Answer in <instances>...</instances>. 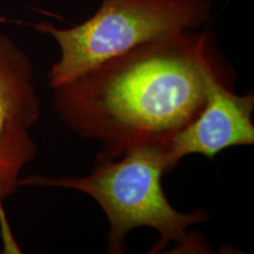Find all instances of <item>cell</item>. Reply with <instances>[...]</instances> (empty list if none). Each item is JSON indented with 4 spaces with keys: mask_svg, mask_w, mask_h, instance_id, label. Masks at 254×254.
I'll list each match as a JSON object with an SVG mask.
<instances>
[{
    "mask_svg": "<svg viewBox=\"0 0 254 254\" xmlns=\"http://www.w3.org/2000/svg\"><path fill=\"white\" fill-rule=\"evenodd\" d=\"M40 118L33 66L8 37L0 34V201L17 190L20 174L36 157L31 129Z\"/></svg>",
    "mask_w": 254,
    "mask_h": 254,
    "instance_id": "cell-4",
    "label": "cell"
},
{
    "mask_svg": "<svg viewBox=\"0 0 254 254\" xmlns=\"http://www.w3.org/2000/svg\"><path fill=\"white\" fill-rule=\"evenodd\" d=\"M211 9V0H101L90 19L71 28L38 24L36 30L60 47V58L49 72L50 86L74 80L146 43L195 30L209 21Z\"/></svg>",
    "mask_w": 254,
    "mask_h": 254,
    "instance_id": "cell-3",
    "label": "cell"
},
{
    "mask_svg": "<svg viewBox=\"0 0 254 254\" xmlns=\"http://www.w3.org/2000/svg\"><path fill=\"white\" fill-rule=\"evenodd\" d=\"M228 78L211 32L187 30L140 45L53 90L62 122L117 158L167 140L198 116L214 79Z\"/></svg>",
    "mask_w": 254,
    "mask_h": 254,
    "instance_id": "cell-1",
    "label": "cell"
},
{
    "mask_svg": "<svg viewBox=\"0 0 254 254\" xmlns=\"http://www.w3.org/2000/svg\"><path fill=\"white\" fill-rule=\"evenodd\" d=\"M0 232L2 233V237L5 239V250H7L6 252L8 253H19L20 251L19 247L15 245V241L13 238L11 237V232H9L7 221H6L4 207H2V202L0 201Z\"/></svg>",
    "mask_w": 254,
    "mask_h": 254,
    "instance_id": "cell-6",
    "label": "cell"
},
{
    "mask_svg": "<svg viewBox=\"0 0 254 254\" xmlns=\"http://www.w3.org/2000/svg\"><path fill=\"white\" fill-rule=\"evenodd\" d=\"M165 141L139 142L117 158L98 155L90 176L59 179L30 176L19 180V186L65 187L92 196L109 220L110 253L125 252L127 234L136 227H151L160 234L150 253L161 252L171 243H176L182 252H205V246L189 228L207 220V212L195 209L182 213L170 204L164 192L161 179L171 171Z\"/></svg>",
    "mask_w": 254,
    "mask_h": 254,
    "instance_id": "cell-2",
    "label": "cell"
},
{
    "mask_svg": "<svg viewBox=\"0 0 254 254\" xmlns=\"http://www.w3.org/2000/svg\"><path fill=\"white\" fill-rule=\"evenodd\" d=\"M230 86V80L214 79L198 116L165 141L171 171L190 154L214 159L226 148L254 144V95H238Z\"/></svg>",
    "mask_w": 254,
    "mask_h": 254,
    "instance_id": "cell-5",
    "label": "cell"
}]
</instances>
